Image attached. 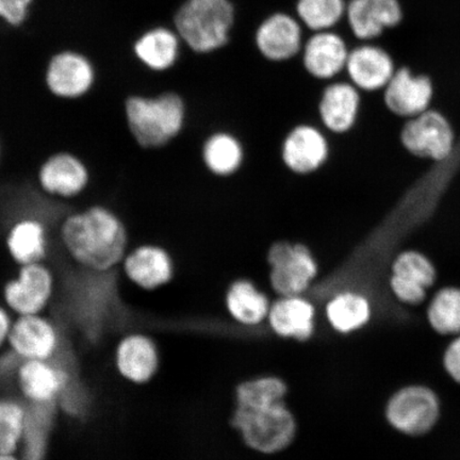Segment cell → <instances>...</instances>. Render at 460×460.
Listing matches in <instances>:
<instances>
[{"instance_id":"6da1fadb","label":"cell","mask_w":460,"mask_h":460,"mask_svg":"<svg viewBox=\"0 0 460 460\" xmlns=\"http://www.w3.org/2000/svg\"><path fill=\"white\" fill-rule=\"evenodd\" d=\"M46 262L56 273L58 312L86 341L99 342L126 324L129 313L124 303V276L119 268L100 272L80 267L58 241L50 243Z\"/></svg>"},{"instance_id":"7a4b0ae2","label":"cell","mask_w":460,"mask_h":460,"mask_svg":"<svg viewBox=\"0 0 460 460\" xmlns=\"http://www.w3.org/2000/svg\"><path fill=\"white\" fill-rule=\"evenodd\" d=\"M58 237L71 261L92 271L119 268L130 249L129 233L123 218L102 204L71 212L63 218Z\"/></svg>"},{"instance_id":"3957f363","label":"cell","mask_w":460,"mask_h":460,"mask_svg":"<svg viewBox=\"0 0 460 460\" xmlns=\"http://www.w3.org/2000/svg\"><path fill=\"white\" fill-rule=\"evenodd\" d=\"M125 114L131 136L146 149L170 146L183 134L188 122L187 102L174 90L129 95Z\"/></svg>"},{"instance_id":"277c9868","label":"cell","mask_w":460,"mask_h":460,"mask_svg":"<svg viewBox=\"0 0 460 460\" xmlns=\"http://www.w3.org/2000/svg\"><path fill=\"white\" fill-rule=\"evenodd\" d=\"M230 0H186L174 16L178 36L198 54H208L226 46L234 24Z\"/></svg>"},{"instance_id":"5b68a950","label":"cell","mask_w":460,"mask_h":460,"mask_svg":"<svg viewBox=\"0 0 460 460\" xmlns=\"http://www.w3.org/2000/svg\"><path fill=\"white\" fill-rule=\"evenodd\" d=\"M78 374L76 358L65 339L53 359L22 360L16 387L28 402L58 404L67 384Z\"/></svg>"},{"instance_id":"8992f818","label":"cell","mask_w":460,"mask_h":460,"mask_svg":"<svg viewBox=\"0 0 460 460\" xmlns=\"http://www.w3.org/2000/svg\"><path fill=\"white\" fill-rule=\"evenodd\" d=\"M232 423L247 446L264 454L283 451L296 433V419L284 402L258 408L237 407Z\"/></svg>"},{"instance_id":"52a82bcc","label":"cell","mask_w":460,"mask_h":460,"mask_svg":"<svg viewBox=\"0 0 460 460\" xmlns=\"http://www.w3.org/2000/svg\"><path fill=\"white\" fill-rule=\"evenodd\" d=\"M57 278L49 262L25 264L2 287L5 306L19 315L41 314L54 300Z\"/></svg>"},{"instance_id":"ba28073f","label":"cell","mask_w":460,"mask_h":460,"mask_svg":"<svg viewBox=\"0 0 460 460\" xmlns=\"http://www.w3.org/2000/svg\"><path fill=\"white\" fill-rule=\"evenodd\" d=\"M270 283L280 296H302L318 275V262L302 243L278 241L268 252Z\"/></svg>"},{"instance_id":"9c48e42d","label":"cell","mask_w":460,"mask_h":460,"mask_svg":"<svg viewBox=\"0 0 460 460\" xmlns=\"http://www.w3.org/2000/svg\"><path fill=\"white\" fill-rule=\"evenodd\" d=\"M440 411V401L434 390L423 385H411L391 396L386 418L400 433L422 436L435 428Z\"/></svg>"},{"instance_id":"30bf717a","label":"cell","mask_w":460,"mask_h":460,"mask_svg":"<svg viewBox=\"0 0 460 460\" xmlns=\"http://www.w3.org/2000/svg\"><path fill=\"white\" fill-rule=\"evenodd\" d=\"M401 142L413 156L440 163L451 156L456 136L445 115L429 108L407 119L401 131Z\"/></svg>"},{"instance_id":"8fae6325","label":"cell","mask_w":460,"mask_h":460,"mask_svg":"<svg viewBox=\"0 0 460 460\" xmlns=\"http://www.w3.org/2000/svg\"><path fill=\"white\" fill-rule=\"evenodd\" d=\"M94 62L75 50L59 51L50 57L44 73L46 88L57 99H84L96 84Z\"/></svg>"},{"instance_id":"7c38bea8","label":"cell","mask_w":460,"mask_h":460,"mask_svg":"<svg viewBox=\"0 0 460 460\" xmlns=\"http://www.w3.org/2000/svg\"><path fill=\"white\" fill-rule=\"evenodd\" d=\"M126 280L137 289L152 292L171 284L176 273L175 258L157 243L131 247L119 266Z\"/></svg>"},{"instance_id":"4fadbf2b","label":"cell","mask_w":460,"mask_h":460,"mask_svg":"<svg viewBox=\"0 0 460 460\" xmlns=\"http://www.w3.org/2000/svg\"><path fill=\"white\" fill-rule=\"evenodd\" d=\"M436 88L429 75L415 73L401 66L383 90V100L388 111L396 117L410 119L429 111L434 102Z\"/></svg>"},{"instance_id":"5bb4252c","label":"cell","mask_w":460,"mask_h":460,"mask_svg":"<svg viewBox=\"0 0 460 460\" xmlns=\"http://www.w3.org/2000/svg\"><path fill=\"white\" fill-rule=\"evenodd\" d=\"M65 335L41 314L20 315L9 333L13 352L22 360H49L60 349Z\"/></svg>"},{"instance_id":"9a60e30c","label":"cell","mask_w":460,"mask_h":460,"mask_svg":"<svg viewBox=\"0 0 460 460\" xmlns=\"http://www.w3.org/2000/svg\"><path fill=\"white\" fill-rule=\"evenodd\" d=\"M38 183L51 198L75 199L84 194L91 181V172L76 154L60 151L51 154L38 171Z\"/></svg>"},{"instance_id":"2e32d148","label":"cell","mask_w":460,"mask_h":460,"mask_svg":"<svg viewBox=\"0 0 460 460\" xmlns=\"http://www.w3.org/2000/svg\"><path fill=\"white\" fill-rule=\"evenodd\" d=\"M398 65L393 54L378 42H361L349 50L347 66L349 83L360 92L383 91L393 78Z\"/></svg>"},{"instance_id":"e0dca14e","label":"cell","mask_w":460,"mask_h":460,"mask_svg":"<svg viewBox=\"0 0 460 460\" xmlns=\"http://www.w3.org/2000/svg\"><path fill=\"white\" fill-rule=\"evenodd\" d=\"M347 16L350 31L360 42H376L404 20L401 0H349Z\"/></svg>"},{"instance_id":"ac0fdd59","label":"cell","mask_w":460,"mask_h":460,"mask_svg":"<svg viewBox=\"0 0 460 460\" xmlns=\"http://www.w3.org/2000/svg\"><path fill=\"white\" fill-rule=\"evenodd\" d=\"M436 269L428 256L418 251H405L394 258L391 267L390 289L406 305H420L436 281Z\"/></svg>"},{"instance_id":"d6986e66","label":"cell","mask_w":460,"mask_h":460,"mask_svg":"<svg viewBox=\"0 0 460 460\" xmlns=\"http://www.w3.org/2000/svg\"><path fill=\"white\" fill-rule=\"evenodd\" d=\"M330 157V143L315 126L301 124L288 134L281 146V159L296 175H309L320 170Z\"/></svg>"},{"instance_id":"ffe728a7","label":"cell","mask_w":460,"mask_h":460,"mask_svg":"<svg viewBox=\"0 0 460 460\" xmlns=\"http://www.w3.org/2000/svg\"><path fill=\"white\" fill-rule=\"evenodd\" d=\"M255 43L264 59L291 60L303 49L302 22L284 13L271 14L258 26Z\"/></svg>"},{"instance_id":"44dd1931","label":"cell","mask_w":460,"mask_h":460,"mask_svg":"<svg viewBox=\"0 0 460 460\" xmlns=\"http://www.w3.org/2000/svg\"><path fill=\"white\" fill-rule=\"evenodd\" d=\"M347 42L336 32H314L304 44L305 71L319 80H331L345 71L349 54Z\"/></svg>"},{"instance_id":"7402d4cb","label":"cell","mask_w":460,"mask_h":460,"mask_svg":"<svg viewBox=\"0 0 460 460\" xmlns=\"http://www.w3.org/2000/svg\"><path fill=\"white\" fill-rule=\"evenodd\" d=\"M360 91L353 84L339 82L326 86L319 102V117L326 130L343 135L358 122Z\"/></svg>"},{"instance_id":"603a6c76","label":"cell","mask_w":460,"mask_h":460,"mask_svg":"<svg viewBox=\"0 0 460 460\" xmlns=\"http://www.w3.org/2000/svg\"><path fill=\"white\" fill-rule=\"evenodd\" d=\"M118 370L128 381L146 384L159 369V352L151 338L130 333L120 341L115 352Z\"/></svg>"},{"instance_id":"cb8c5ba5","label":"cell","mask_w":460,"mask_h":460,"mask_svg":"<svg viewBox=\"0 0 460 460\" xmlns=\"http://www.w3.org/2000/svg\"><path fill=\"white\" fill-rule=\"evenodd\" d=\"M51 233L46 224L36 217H26L10 227L5 246L17 267L46 261L50 251Z\"/></svg>"},{"instance_id":"d4e9b609","label":"cell","mask_w":460,"mask_h":460,"mask_svg":"<svg viewBox=\"0 0 460 460\" xmlns=\"http://www.w3.org/2000/svg\"><path fill=\"white\" fill-rule=\"evenodd\" d=\"M181 39L165 27H156L144 32L132 46L136 60L146 70L156 74L171 71L181 55Z\"/></svg>"},{"instance_id":"484cf974","label":"cell","mask_w":460,"mask_h":460,"mask_svg":"<svg viewBox=\"0 0 460 460\" xmlns=\"http://www.w3.org/2000/svg\"><path fill=\"white\" fill-rule=\"evenodd\" d=\"M314 307L302 296H280L268 315L269 324L280 337L307 341L314 332Z\"/></svg>"},{"instance_id":"4316f807","label":"cell","mask_w":460,"mask_h":460,"mask_svg":"<svg viewBox=\"0 0 460 460\" xmlns=\"http://www.w3.org/2000/svg\"><path fill=\"white\" fill-rule=\"evenodd\" d=\"M201 159L211 174L218 177L232 176L243 164V143L229 132H216L204 142Z\"/></svg>"},{"instance_id":"83f0119b","label":"cell","mask_w":460,"mask_h":460,"mask_svg":"<svg viewBox=\"0 0 460 460\" xmlns=\"http://www.w3.org/2000/svg\"><path fill=\"white\" fill-rule=\"evenodd\" d=\"M226 306L230 315L239 323L254 326L261 324L269 315V298L251 280H235L229 287Z\"/></svg>"},{"instance_id":"f1b7e54d","label":"cell","mask_w":460,"mask_h":460,"mask_svg":"<svg viewBox=\"0 0 460 460\" xmlns=\"http://www.w3.org/2000/svg\"><path fill=\"white\" fill-rule=\"evenodd\" d=\"M371 305L358 292L338 293L326 305V315L331 325L339 332H352L365 326L371 318Z\"/></svg>"},{"instance_id":"f546056e","label":"cell","mask_w":460,"mask_h":460,"mask_svg":"<svg viewBox=\"0 0 460 460\" xmlns=\"http://www.w3.org/2000/svg\"><path fill=\"white\" fill-rule=\"evenodd\" d=\"M24 399L7 396L0 400V456H15L20 451L27 429Z\"/></svg>"},{"instance_id":"4dcf8cb0","label":"cell","mask_w":460,"mask_h":460,"mask_svg":"<svg viewBox=\"0 0 460 460\" xmlns=\"http://www.w3.org/2000/svg\"><path fill=\"white\" fill-rule=\"evenodd\" d=\"M428 320L440 335H460V288L446 287L437 292L429 305Z\"/></svg>"},{"instance_id":"1f68e13d","label":"cell","mask_w":460,"mask_h":460,"mask_svg":"<svg viewBox=\"0 0 460 460\" xmlns=\"http://www.w3.org/2000/svg\"><path fill=\"white\" fill-rule=\"evenodd\" d=\"M347 5L345 0H297L296 13L310 31H327L343 19Z\"/></svg>"},{"instance_id":"d6a6232c","label":"cell","mask_w":460,"mask_h":460,"mask_svg":"<svg viewBox=\"0 0 460 460\" xmlns=\"http://www.w3.org/2000/svg\"><path fill=\"white\" fill-rule=\"evenodd\" d=\"M286 384L280 378L268 376L241 384L237 389L238 407L258 408L284 402Z\"/></svg>"},{"instance_id":"836d02e7","label":"cell","mask_w":460,"mask_h":460,"mask_svg":"<svg viewBox=\"0 0 460 460\" xmlns=\"http://www.w3.org/2000/svg\"><path fill=\"white\" fill-rule=\"evenodd\" d=\"M33 0H0V17L11 26H20L28 16Z\"/></svg>"},{"instance_id":"e575fe53","label":"cell","mask_w":460,"mask_h":460,"mask_svg":"<svg viewBox=\"0 0 460 460\" xmlns=\"http://www.w3.org/2000/svg\"><path fill=\"white\" fill-rule=\"evenodd\" d=\"M22 359L10 350L0 356V400L7 398L5 391L13 384H16V374L19 370Z\"/></svg>"},{"instance_id":"d590c367","label":"cell","mask_w":460,"mask_h":460,"mask_svg":"<svg viewBox=\"0 0 460 460\" xmlns=\"http://www.w3.org/2000/svg\"><path fill=\"white\" fill-rule=\"evenodd\" d=\"M444 367L454 382L460 385V335L447 345L444 355Z\"/></svg>"},{"instance_id":"8d00e7d4","label":"cell","mask_w":460,"mask_h":460,"mask_svg":"<svg viewBox=\"0 0 460 460\" xmlns=\"http://www.w3.org/2000/svg\"><path fill=\"white\" fill-rule=\"evenodd\" d=\"M11 326L13 323H11L7 309L0 305V348L5 341H8Z\"/></svg>"},{"instance_id":"74e56055","label":"cell","mask_w":460,"mask_h":460,"mask_svg":"<svg viewBox=\"0 0 460 460\" xmlns=\"http://www.w3.org/2000/svg\"><path fill=\"white\" fill-rule=\"evenodd\" d=\"M0 460H20L19 456H0Z\"/></svg>"},{"instance_id":"f35d334b","label":"cell","mask_w":460,"mask_h":460,"mask_svg":"<svg viewBox=\"0 0 460 460\" xmlns=\"http://www.w3.org/2000/svg\"><path fill=\"white\" fill-rule=\"evenodd\" d=\"M2 143H0V160H2Z\"/></svg>"}]
</instances>
